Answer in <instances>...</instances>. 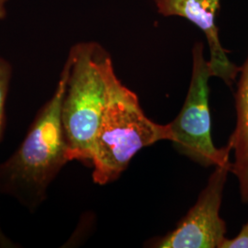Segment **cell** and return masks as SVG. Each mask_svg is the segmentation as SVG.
<instances>
[{"label": "cell", "instance_id": "2", "mask_svg": "<svg viewBox=\"0 0 248 248\" xmlns=\"http://www.w3.org/2000/svg\"><path fill=\"white\" fill-rule=\"evenodd\" d=\"M106 106L98 126L92 157L93 182L104 186L117 180L144 147L172 140L169 124L144 114L137 95L116 75L110 55L105 62Z\"/></svg>", "mask_w": 248, "mask_h": 248}, {"label": "cell", "instance_id": "10", "mask_svg": "<svg viewBox=\"0 0 248 248\" xmlns=\"http://www.w3.org/2000/svg\"><path fill=\"white\" fill-rule=\"evenodd\" d=\"M9 0H0V20L6 17L7 11H6V3Z\"/></svg>", "mask_w": 248, "mask_h": 248}, {"label": "cell", "instance_id": "5", "mask_svg": "<svg viewBox=\"0 0 248 248\" xmlns=\"http://www.w3.org/2000/svg\"><path fill=\"white\" fill-rule=\"evenodd\" d=\"M232 161L215 167L194 206L177 228L155 241L153 248H221L226 239V223L220 216L223 189Z\"/></svg>", "mask_w": 248, "mask_h": 248}, {"label": "cell", "instance_id": "9", "mask_svg": "<svg viewBox=\"0 0 248 248\" xmlns=\"http://www.w3.org/2000/svg\"><path fill=\"white\" fill-rule=\"evenodd\" d=\"M221 248H248V221L234 238L224 240Z\"/></svg>", "mask_w": 248, "mask_h": 248}, {"label": "cell", "instance_id": "1", "mask_svg": "<svg viewBox=\"0 0 248 248\" xmlns=\"http://www.w3.org/2000/svg\"><path fill=\"white\" fill-rule=\"evenodd\" d=\"M65 84L62 68L52 98L37 112L18 149L0 164V194L15 198L31 213L45 202L49 186L70 162L61 119Z\"/></svg>", "mask_w": 248, "mask_h": 248}, {"label": "cell", "instance_id": "6", "mask_svg": "<svg viewBox=\"0 0 248 248\" xmlns=\"http://www.w3.org/2000/svg\"><path fill=\"white\" fill-rule=\"evenodd\" d=\"M221 0H155L157 12L164 17H180L198 27L207 39L213 77L232 87L239 75V66L231 62L219 39L216 18Z\"/></svg>", "mask_w": 248, "mask_h": 248}, {"label": "cell", "instance_id": "3", "mask_svg": "<svg viewBox=\"0 0 248 248\" xmlns=\"http://www.w3.org/2000/svg\"><path fill=\"white\" fill-rule=\"evenodd\" d=\"M108 55L97 43H81L72 47L64 63L61 119L70 162L92 167L94 142L106 106Z\"/></svg>", "mask_w": 248, "mask_h": 248}, {"label": "cell", "instance_id": "8", "mask_svg": "<svg viewBox=\"0 0 248 248\" xmlns=\"http://www.w3.org/2000/svg\"><path fill=\"white\" fill-rule=\"evenodd\" d=\"M12 76V67L7 60L0 57V142L2 140L6 124V103L9 93V83ZM0 246L13 248L15 245L3 233L0 227Z\"/></svg>", "mask_w": 248, "mask_h": 248}, {"label": "cell", "instance_id": "4", "mask_svg": "<svg viewBox=\"0 0 248 248\" xmlns=\"http://www.w3.org/2000/svg\"><path fill=\"white\" fill-rule=\"evenodd\" d=\"M203 51V44L196 43L186 99L178 115L169 124L171 142L179 153L204 167H218L231 162L232 151L228 145L217 148L212 139L209 80L213 74Z\"/></svg>", "mask_w": 248, "mask_h": 248}, {"label": "cell", "instance_id": "7", "mask_svg": "<svg viewBox=\"0 0 248 248\" xmlns=\"http://www.w3.org/2000/svg\"><path fill=\"white\" fill-rule=\"evenodd\" d=\"M238 76L234 98L236 122L227 145L233 154L231 173L237 179L241 201L248 203V55Z\"/></svg>", "mask_w": 248, "mask_h": 248}]
</instances>
